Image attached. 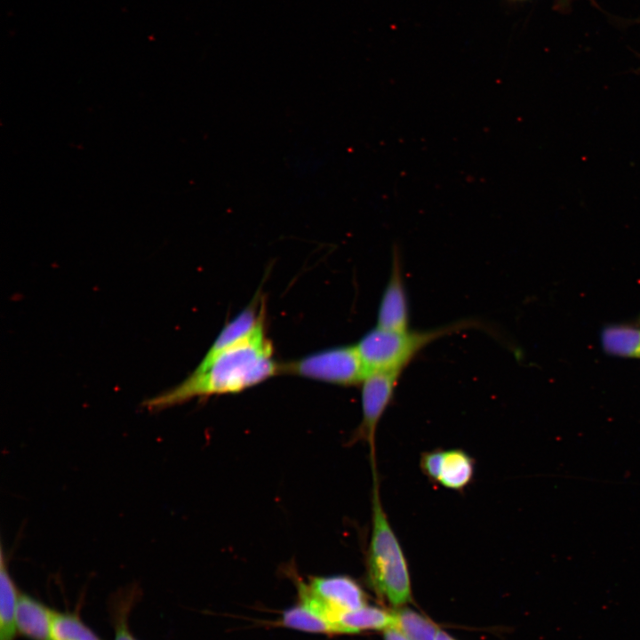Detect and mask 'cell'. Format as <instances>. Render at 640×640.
I'll list each match as a JSON object with an SVG mask.
<instances>
[{
  "instance_id": "2e32d148",
  "label": "cell",
  "mask_w": 640,
  "mask_h": 640,
  "mask_svg": "<svg viewBox=\"0 0 640 640\" xmlns=\"http://www.w3.org/2000/svg\"><path fill=\"white\" fill-rule=\"evenodd\" d=\"M394 615V628L410 640H436L439 629L426 617L410 609H401L395 612Z\"/></svg>"
},
{
  "instance_id": "e0dca14e",
  "label": "cell",
  "mask_w": 640,
  "mask_h": 640,
  "mask_svg": "<svg viewBox=\"0 0 640 640\" xmlns=\"http://www.w3.org/2000/svg\"><path fill=\"white\" fill-rule=\"evenodd\" d=\"M132 603L128 600L119 605L115 612V636L114 640H137L129 629L127 614Z\"/></svg>"
},
{
  "instance_id": "8992f818",
  "label": "cell",
  "mask_w": 640,
  "mask_h": 640,
  "mask_svg": "<svg viewBox=\"0 0 640 640\" xmlns=\"http://www.w3.org/2000/svg\"><path fill=\"white\" fill-rule=\"evenodd\" d=\"M400 375V372H372L360 384L362 419L355 440L369 445L372 461L375 460L377 427L393 399Z\"/></svg>"
},
{
  "instance_id": "7c38bea8",
  "label": "cell",
  "mask_w": 640,
  "mask_h": 640,
  "mask_svg": "<svg viewBox=\"0 0 640 640\" xmlns=\"http://www.w3.org/2000/svg\"><path fill=\"white\" fill-rule=\"evenodd\" d=\"M344 634H355L365 630H381L395 627L394 612L364 605L345 613L340 620Z\"/></svg>"
},
{
  "instance_id": "7a4b0ae2",
  "label": "cell",
  "mask_w": 640,
  "mask_h": 640,
  "mask_svg": "<svg viewBox=\"0 0 640 640\" xmlns=\"http://www.w3.org/2000/svg\"><path fill=\"white\" fill-rule=\"evenodd\" d=\"M372 468L373 484L367 578L380 598L398 607L411 600L410 573L400 541L381 503L376 465Z\"/></svg>"
},
{
  "instance_id": "6da1fadb",
  "label": "cell",
  "mask_w": 640,
  "mask_h": 640,
  "mask_svg": "<svg viewBox=\"0 0 640 640\" xmlns=\"http://www.w3.org/2000/svg\"><path fill=\"white\" fill-rule=\"evenodd\" d=\"M280 372L264 325L240 343L198 364L182 382L144 402L150 411L164 410L196 397L236 394Z\"/></svg>"
},
{
  "instance_id": "3957f363",
  "label": "cell",
  "mask_w": 640,
  "mask_h": 640,
  "mask_svg": "<svg viewBox=\"0 0 640 640\" xmlns=\"http://www.w3.org/2000/svg\"><path fill=\"white\" fill-rule=\"evenodd\" d=\"M483 326L474 320H462L425 331L391 332L375 327L356 345L367 372H400L426 346L450 333Z\"/></svg>"
},
{
  "instance_id": "9c48e42d",
  "label": "cell",
  "mask_w": 640,
  "mask_h": 640,
  "mask_svg": "<svg viewBox=\"0 0 640 640\" xmlns=\"http://www.w3.org/2000/svg\"><path fill=\"white\" fill-rule=\"evenodd\" d=\"M263 325L264 304L262 300L256 297L223 326L198 364H207L218 354L244 340Z\"/></svg>"
},
{
  "instance_id": "52a82bcc",
  "label": "cell",
  "mask_w": 640,
  "mask_h": 640,
  "mask_svg": "<svg viewBox=\"0 0 640 640\" xmlns=\"http://www.w3.org/2000/svg\"><path fill=\"white\" fill-rule=\"evenodd\" d=\"M424 475L434 484L452 491L464 490L472 481L475 462L461 449H436L422 454L420 462Z\"/></svg>"
},
{
  "instance_id": "d6986e66",
  "label": "cell",
  "mask_w": 640,
  "mask_h": 640,
  "mask_svg": "<svg viewBox=\"0 0 640 640\" xmlns=\"http://www.w3.org/2000/svg\"><path fill=\"white\" fill-rule=\"evenodd\" d=\"M436 640H455V639L452 638V636H450L449 635H447L445 632L439 630L436 635Z\"/></svg>"
},
{
  "instance_id": "8fae6325",
  "label": "cell",
  "mask_w": 640,
  "mask_h": 640,
  "mask_svg": "<svg viewBox=\"0 0 640 640\" xmlns=\"http://www.w3.org/2000/svg\"><path fill=\"white\" fill-rule=\"evenodd\" d=\"M20 592L14 583L1 550L0 565V640H14L16 628V607Z\"/></svg>"
},
{
  "instance_id": "9a60e30c",
  "label": "cell",
  "mask_w": 640,
  "mask_h": 640,
  "mask_svg": "<svg viewBox=\"0 0 640 640\" xmlns=\"http://www.w3.org/2000/svg\"><path fill=\"white\" fill-rule=\"evenodd\" d=\"M51 640H102L76 613L54 612Z\"/></svg>"
},
{
  "instance_id": "5bb4252c",
  "label": "cell",
  "mask_w": 640,
  "mask_h": 640,
  "mask_svg": "<svg viewBox=\"0 0 640 640\" xmlns=\"http://www.w3.org/2000/svg\"><path fill=\"white\" fill-rule=\"evenodd\" d=\"M284 626L308 633L342 634L340 628L300 603L283 612Z\"/></svg>"
},
{
  "instance_id": "ba28073f",
  "label": "cell",
  "mask_w": 640,
  "mask_h": 640,
  "mask_svg": "<svg viewBox=\"0 0 640 640\" xmlns=\"http://www.w3.org/2000/svg\"><path fill=\"white\" fill-rule=\"evenodd\" d=\"M377 327L391 332H404L409 327L408 297L397 248L392 252L391 272L380 298Z\"/></svg>"
},
{
  "instance_id": "ac0fdd59",
  "label": "cell",
  "mask_w": 640,
  "mask_h": 640,
  "mask_svg": "<svg viewBox=\"0 0 640 640\" xmlns=\"http://www.w3.org/2000/svg\"><path fill=\"white\" fill-rule=\"evenodd\" d=\"M384 638L385 640H410L396 628H388L385 629Z\"/></svg>"
},
{
  "instance_id": "277c9868",
  "label": "cell",
  "mask_w": 640,
  "mask_h": 640,
  "mask_svg": "<svg viewBox=\"0 0 640 640\" xmlns=\"http://www.w3.org/2000/svg\"><path fill=\"white\" fill-rule=\"evenodd\" d=\"M280 372L340 386L361 384L368 374L356 345L323 349L281 364Z\"/></svg>"
},
{
  "instance_id": "30bf717a",
  "label": "cell",
  "mask_w": 640,
  "mask_h": 640,
  "mask_svg": "<svg viewBox=\"0 0 640 640\" xmlns=\"http://www.w3.org/2000/svg\"><path fill=\"white\" fill-rule=\"evenodd\" d=\"M53 612L39 600L20 593L15 618L17 631L30 640H51Z\"/></svg>"
},
{
  "instance_id": "5b68a950",
  "label": "cell",
  "mask_w": 640,
  "mask_h": 640,
  "mask_svg": "<svg viewBox=\"0 0 640 640\" xmlns=\"http://www.w3.org/2000/svg\"><path fill=\"white\" fill-rule=\"evenodd\" d=\"M300 604L324 620L338 626L347 612L366 605V596L360 585L345 575L312 578L309 582H300Z\"/></svg>"
},
{
  "instance_id": "4fadbf2b",
  "label": "cell",
  "mask_w": 640,
  "mask_h": 640,
  "mask_svg": "<svg viewBox=\"0 0 640 640\" xmlns=\"http://www.w3.org/2000/svg\"><path fill=\"white\" fill-rule=\"evenodd\" d=\"M604 350L614 356L640 357V328L612 325L601 335Z\"/></svg>"
}]
</instances>
